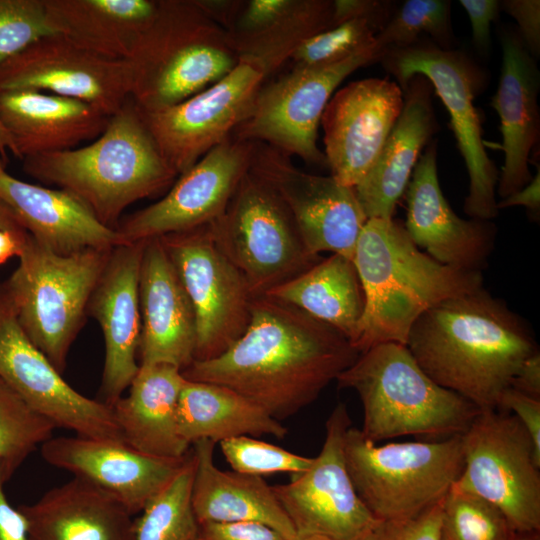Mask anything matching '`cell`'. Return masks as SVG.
I'll use <instances>...</instances> for the list:
<instances>
[{
  "label": "cell",
  "instance_id": "6da1fadb",
  "mask_svg": "<svg viewBox=\"0 0 540 540\" xmlns=\"http://www.w3.org/2000/svg\"><path fill=\"white\" fill-rule=\"evenodd\" d=\"M358 356L335 328L261 295L253 299L245 332L219 356L194 360L182 374L228 387L280 421L316 400Z\"/></svg>",
  "mask_w": 540,
  "mask_h": 540
},
{
  "label": "cell",
  "instance_id": "7a4b0ae2",
  "mask_svg": "<svg viewBox=\"0 0 540 540\" xmlns=\"http://www.w3.org/2000/svg\"><path fill=\"white\" fill-rule=\"evenodd\" d=\"M405 346L434 382L480 410L497 409L521 363L538 350L522 318L483 287L424 312Z\"/></svg>",
  "mask_w": 540,
  "mask_h": 540
},
{
  "label": "cell",
  "instance_id": "3957f363",
  "mask_svg": "<svg viewBox=\"0 0 540 540\" xmlns=\"http://www.w3.org/2000/svg\"><path fill=\"white\" fill-rule=\"evenodd\" d=\"M352 261L365 298L351 342L359 354L385 343L406 345L412 325L424 312L483 287L481 271L437 262L393 218L366 221Z\"/></svg>",
  "mask_w": 540,
  "mask_h": 540
},
{
  "label": "cell",
  "instance_id": "277c9868",
  "mask_svg": "<svg viewBox=\"0 0 540 540\" xmlns=\"http://www.w3.org/2000/svg\"><path fill=\"white\" fill-rule=\"evenodd\" d=\"M22 160L28 175L71 193L114 229L127 207L170 188L178 177L130 98L90 144Z\"/></svg>",
  "mask_w": 540,
  "mask_h": 540
},
{
  "label": "cell",
  "instance_id": "5b68a950",
  "mask_svg": "<svg viewBox=\"0 0 540 540\" xmlns=\"http://www.w3.org/2000/svg\"><path fill=\"white\" fill-rule=\"evenodd\" d=\"M363 407L362 434L376 443L401 436L440 440L462 435L480 409L434 382L405 345L385 343L359 354L336 379Z\"/></svg>",
  "mask_w": 540,
  "mask_h": 540
},
{
  "label": "cell",
  "instance_id": "8992f818",
  "mask_svg": "<svg viewBox=\"0 0 540 540\" xmlns=\"http://www.w3.org/2000/svg\"><path fill=\"white\" fill-rule=\"evenodd\" d=\"M130 99L141 111L173 106L226 76L239 62L227 32L197 0H159L127 59Z\"/></svg>",
  "mask_w": 540,
  "mask_h": 540
},
{
  "label": "cell",
  "instance_id": "52a82bcc",
  "mask_svg": "<svg viewBox=\"0 0 540 540\" xmlns=\"http://www.w3.org/2000/svg\"><path fill=\"white\" fill-rule=\"evenodd\" d=\"M112 249L60 255L27 234L17 268L0 283V296L24 334L60 372Z\"/></svg>",
  "mask_w": 540,
  "mask_h": 540
},
{
  "label": "cell",
  "instance_id": "ba28073f",
  "mask_svg": "<svg viewBox=\"0 0 540 540\" xmlns=\"http://www.w3.org/2000/svg\"><path fill=\"white\" fill-rule=\"evenodd\" d=\"M344 455L359 498L377 520L412 518L437 504L464 465L461 435L376 445L350 426Z\"/></svg>",
  "mask_w": 540,
  "mask_h": 540
},
{
  "label": "cell",
  "instance_id": "9c48e42d",
  "mask_svg": "<svg viewBox=\"0 0 540 540\" xmlns=\"http://www.w3.org/2000/svg\"><path fill=\"white\" fill-rule=\"evenodd\" d=\"M380 62L402 91L415 75L429 80L450 115L457 147L468 171L469 193L463 210L471 218H495L499 172L485 150L482 124L474 106V99L485 84V73L465 52L442 49L422 38L405 48L385 50Z\"/></svg>",
  "mask_w": 540,
  "mask_h": 540
},
{
  "label": "cell",
  "instance_id": "30bf717a",
  "mask_svg": "<svg viewBox=\"0 0 540 540\" xmlns=\"http://www.w3.org/2000/svg\"><path fill=\"white\" fill-rule=\"evenodd\" d=\"M252 294L265 295L318 263L278 195L249 170L224 213L210 225Z\"/></svg>",
  "mask_w": 540,
  "mask_h": 540
},
{
  "label": "cell",
  "instance_id": "8fae6325",
  "mask_svg": "<svg viewBox=\"0 0 540 540\" xmlns=\"http://www.w3.org/2000/svg\"><path fill=\"white\" fill-rule=\"evenodd\" d=\"M461 439L464 465L454 485L495 505L514 532L540 531V461L519 420L480 410Z\"/></svg>",
  "mask_w": 540,
  "mask_h": 540
},
{
  "label": "cell",
  "instance_id": "7c38bea8",
  "mask_svg": "<svg viewBox=\"0 0 540 540\" xmlns=\"http://www.w3.org/2000/svg\"><path fill=\"white\" fill-rule=\"evenodd\" d=\"M376 42L341 61L293 67L285 76L262 85L251 111L231 136L262 142L306 163L327 166L317 146L318 126L335 89L360 67L380 61Z\"/></svg>",
  "mask_w": 540,
  "mask_h": 540
},
{
  "label": "cell",
  "instance_id": "4fadbf2b",
  "mask_svg": "<svg viewBox=\"0 0 540 540\" xmlns=\"http://www.w3.org/2000/svg\"><path fill=\"white\" fill-rule=\"evenodd\" d=\"M159 238L194 310V360L215 358L247 329L255 296L209 225Z\"/></svg>",
  "mask_w": 540,
  "mask_h": 540
},
{
  "label": "cell",
  "instance_id": "5bb4252c",
  "mask_svg": "<svg viewBox=\"0 0 540 540\" xmlns=\"http://www.w3.org/2000/svg\"><path fill=\"white\" fill-rule=\"evenodd\" d=\"M352 426L346 405L338 403L325 424V439L310 467L289 483L272 486L299 540L322 535L332 540H363L377 523L349 476L344 438Z\"/></svg>",
  "mask_w": 540,
  "mask_h": 540
},
{
  "label": "cell",
  "instance_id": "9a60e30c",
  "mask_svg": "<svg viewBox=\"0 0 540 540\" xmlns=\"http://www.w3.org/2000/svg\"><path fill=\"white\" fill-rule=\"evenodd\" d=\"M267 78L254 60L239 58L223 78L191 97L141 117L159 152L179 175L229 138L251 111Z\"/></svg>",
  "mask_w": 540,
  "mask_h": 540
},
{
  "label": "cell",
  "instance_id": "2e32d148",
  "mask_svg": "<svg viewBox=\"0 0 540 540\" xmlns=\"http://www.w3.org/2000/svg\"><path fill=\"white\" fill-rule=\"evenodd\" d=\"M249 171L282 200L310 253L328 251L352 260L368 220L354 188L331 175L304 172L290 155L262 142H254Z\"/></svg>",
  "mask_w": 540,
  "mask_h": 540
},
{
  "label": "cell",
  "instance_id": "e0dca14e",
  "mask_svg": "<svg viewBox=\"0 0 540 540\" xmlns=\"http://www.w3.org/2000/svg\"><path fill=\"white\" fill-rule=\"evenodd\" d=\"M253 148L254 142L230 136L179 175L164 197L122 217L116 230L137 242L210 225L249 170Z\"/></svg>",
  "mask_w": 540,
  "mask_h": 540
},
{
  "label": "cell",
  "instance_id": "ac0fdd59",
  "mask_svg": "<svg viewBox=\"0 0 540 540\" xmlns=\"http://www.w3.org/2000/svg\"><path fill=\"white\" fill-rule=\"evenodd\" d=\"M13 90L77 99L111 117L130 98L129 64L94 54L58 33L0 64V92Z\"/></svg>",
  "mask_w": 540,
  "mask_h": 540
},
{
  "label": "cell",
  "instance_id": "d6986e66",
  "mask_svg": "<svg viewBox=\"0 0 540 540\" xmlns=\"http://www.w3.org/2000/svg\"><path fill=\"white\" fill-rule=\"evenodd\" d=\"M0 379L56 428L123 441L111 406L71 387L24 334L11 309L0 318Z\"/></svg>",
  "mask_w": 540,
  "mask_h": 540
},
{
  "label": "cell",
  "instance_id": "ffe728a7",
  "mask_svg": "<svg viewBox=\"0 0 540 540\" xmlns=\"http://www.w3.org/2000/svg\"><path fill=\"white\" fill-rule=\"evenodd\" d=\"M404 104L403 91L388 79L350 82L329 100L321 117L331 176L354 188L377 160Z\"/></svg>",
  "mask_w": 540,
  "mask_h": 540
},
{
  "label": "cell",
  "instance_id": "44dd1931",
  "mask_svg": "<svg viewBox=\"0 0 540 540\" xmlns=\"http://www.w3.org/2000/svg\"><path fill=\"white\" fill-rule=\"evenodd\" d=\"M43 459L109 493L132 515L140 513L180 471L187 456L170 459L142 453L124 441L82 436L50 438Z\"/></svg>",
  "mask_w": 540,
  "mask_h": 540
},
{
  "label": "cell",
  "instance_id": "7402d4cb",
  "mask_svg": "<svg viewBox=\"0 0 540 540\" xmlns=\"http://www.w3.org/2000/svg\"><path fill=\"white\" fill-rule=\"evenodd\" d=\"M404 228L411 241L437 262L481 271L496 237L491 220L460 218L446 200L437 172V139L431 140L413 170L406 189Z\"/></svg>",
  "mask_w": 540,
  "mask_h": 540
},
{
  "label": "cell",
  "instance_id": "603a6c76",
  "mask_svg": "<svg viewBox=\"0 0 540 540\" xmlns=\"http://www.w3.org/2000/svg\"><path fill=\"white\" fill-rule=\"evenodd\" d=\"M145 240L114 247L91 295L87 312L99 324L105 344L101 394L112 406L139 370L141 337L139 274Z\"/></svg>",
  "mask_w": 540,
  "mask_h": 540
},
{
  "label": "cell",
  "instance_id": "cb8c5ba5",
  "mask_svg": "<svg viewBox=\"0 0 540 540\" xmlns=\"http://www.w3.org/2000/svg\"><path fill=\"white\" fill-rule=\"evenodd\" d=\"M139 304V365L169 364L186 369L195 359V314L159 237L145 240Z\"/></svg>",
  "mask_w": 540,
  "mask_h": 540
},
{
  "label": "cell",
  "instance_id": "d4e9b609",
  "mask_svg": "<svg viewBox=\"0 0 540 540\" xmlns=\"http://www.w3.org/2000/svg\"><path fill=\"white\" fill-rule=\"evenodd\" d=\"M500 42L501 75L491 106L500 118L504 162L496 190L504 199L532 179L530 153L540 134V73L517 30L502 28Z\"/></svg>",
  "mask_w": 540,
  "mask_h": 540
},
{
  "label": "cell",
  "instance_id": "484cf974",
  "mask_svg": "<svg viewBox=\"0 0 540 540\" xmlns=\"http://www.w3.org/2000/svg\"><path fill=\"white\" fill-rule=\"evenodd\" d=\"M433 87L422 75L403 90L404 104L372 168L354 187L367 217L392 219L422 150L439 129L432 103Z\"/></svg>",
  "mask_w": 540,
  "mask_h": 540
},
{
  "label": "cell",
  "instance_id": "4316f807",
  "mask_svg": "<svg viewBox=\"0 0 540 540\" xmlns=\"http://www.w3.org/2000/svg\"><path fill=\"white\" fill-rule=\"evenodd\" d=\"M0 201L35 241L60 255L128 243L116 229L102 224L87 206L63 189L27 183L2 171Z\"/></svg>",
  "mask_w": 540,
  "mask_h": 540
},
{
  "label": "cell",
  "instance_id": "83f0119b",
  "mask_svg": "<svg viewBox=\"0 0 540 540\" xmlns=\"http://www.w3.org/2000/svg\"><path fill=\"white\" fill-rule=\"evenodd\" d=\"M109 118L91 104L73 98L32 90L0 92V120L20 159L95 140Z\"/></svg>",
  "mask_w": 540,
  "mask_h": 540
},
{
  "label": "cell",
  "instance_id": "f1b7e54d",
  "mask_svg": "<svg viewBox=\"0 0 540 540\" xmlns=\"http://www.w3.org/2000/svg\"><path fill=\"white\" fill-rule=\"evenodd\" d=\"M28 540H135L133 515L113 496L73 477L18 508Z\"/></svg>",
  "mask_w": 540,
  "mask_h": 540
},
{
  "label": "cell",
  "instance_id": "f546056e",
  "mask_svg": "<svg viewBox=\"0 0 540 540\" xmlns=\"http://www.w3.org/2000/svg\"><path fill=\"white\" fill-rule=\"evenodd\" d=\"M215 442L193 443L191 501L198 524L204 522H256L286 540H299L296 530L262 477L219 469L214 463Z\"/></svg>",
  "mask_w": 540,
  "mask_h": 540
},
{
  "label": "cell",
  "instance_id": "4dcf8cb0",
  "mask_svg": "<svg viewBox=\"0 0 540 540\" xmlns=\"http://www.w3.org/2000/svg\"><path fill=\"white\" fill-rule=\"evenodd\" d=\"M186 381L182 370L169 364L139 365L126 396L112 406L123 441L161 458L187 456L189 444L178 431L177 408Z\"/></svg>",
  "mask_w": 540,
  "mask_h": 540
},
{
  "label": "cell",
  "instance_id": "1f68e13d",
  "mask_svg": "<svg viewBox=\"0 0 540 540\" xmlns=\"http://www.w3.org/2000/svg\"><path fill=\"white\" fill-rule=\"evenodd\" d=\"M159 0H45L57 32L110 59L127 60Z\"/></svg>",
  "mask_w": 540,
  "mask_h": 540
},
{
  "label": "cell",
  "instance_id": "d6a6232c",
  "mask_svg": "<svg viewBox=\"0 0 540 540\" xmlns=\"http://www.w3.org/2000/svg\"><path fill=\"white\" fill-rule=\"evenodd\" d=\"M178 431L189 445L238 436L284 438L287 428L234 390L208 382L185 381L177 408Z\"/></svg>",
  "mask_w": 540,
  "mask_h": 540
},
{
  "label": "cell",
  "instance_id": "836d02e7",
  "mask_svg": "<svg viewBox=\"0 0 540 540\" xmlns=\"http://www.w3.org/2000/svg\"><path fill=\"white\" fill-rule=\"evenodd\" d=\"M265 295L291 304L335 328L350 343L362 318L365 298L351 259L332 254Z\"/></svg>",
  "mask_w": 540,
  "mask_h": 540
},
{
  "label": "cell",
  "instance_id": "e575fe53",
  "mask_svg": "<svg viewBox=\"0 0 540 540\" xmlns=\"http://www.w3.org/2000/svg\"><path fill=\"white\" fill-rule=\"evenodd\" d=\"M332 28L331 0H291L262 30L230 41L239 58L256 61L266 76L275 72L313 35Z\"/></svg>",
  "mask_w": 540,
  "mask_h": 540
},
{
  "label": "cell",
  "instance_id": "d590c367",
  "mask_svg": "<svg viewBox=\"0 0 540 540\" xmlns=\"http://www.w3.org/2000/svg\"><path fill=\"white\" fill-rule=\"evenodd\" d=\"M193 475L190 454L175 477L140 512L135 540L197 539L199 524L191 501Z\"/></svg>",
  "mask_w": 540,
  "mask_h": 540
},
{
  "label": "cell",
  "instance_id": "8d00e7d4",
  "mask_svg": "<svg viewBox=\"0 0 540 540\" xmlns=\"http://www.w3.org/2000/svg\"><path fill=\"white\" fill-rule=\"evenodd\" d=\"M55 428L0 379V473L6 481Z\"/></svg>",
  "mask_w": 540,
  "mask_h": 540
},
{
  "label": "cell",
  "instance_id": "74e56055",
  "mask_svg": "<svg viewBox=\"0 0 540 540\" xmlns=\"http://www.w3.org/2000/svg\"><path fill=\"white\" fill-rule=\"evenodd\" d=\"M450 11L451 2L447 0H406L376 35V45L384 52L405 48L426 33L438 47L452 49Z\"/></svg>",
  "mask_w": 540,
  "mask_h": 540
},
{
  "label": "cell",
  "instance_id": "f35d334b",
  "mask_svg": "<svg viewBox=\"0 0 540 540\" xmlns=\"http://www.w3.org/2000/svg\"><path fill=\"white\" fill-rule=\"evenodd\" d=\"M514 533L495 505L452 485L443 501L442 540H507Z\"/></svg>",
  "mask_w": 540,
  "mask_h": 540
},
{
  "label": "cell",
  "instance_id": "ab89813d",
  "mask_svg": "<svg viewBox=\"0 0 540 540\" xmlns=\"http://www.w3.org/2000/svg\"><path fill=\"white\" fill-rule=\"evenodd\" d=\"M382 27L368 19L350 20L305 40L293 53V67L331 64L371 47Z\"/></svg>",
  "mask_w": 540,
  "mask_h": 540
},
{
  "label": "cell",
  "instance_id": "60d3db41",
  "mask_svg": "<svg viewBox=\"0 0 540 540\" xmlns=\"http://www.w3.org/2000/svg\"><path fill=\"white\" fill-rule=\"evenodd\" d=\"M221 451L233 471L262 477L274 473L299 474L312 464L313 457L290 452L252 436L223 440Z\"/></svg>",
  "mask_w": 540,
  "mask_h": 540
},
{
  "label": "cell",
  "instance_id": "b9f144b4",
  "mask_svg": "<svg viewBox=\"0 0 540 540\" xmlns=\"http://www.w3.org/2000/svg\"><path fill=\"white\" fill-rule=\"evenodd\" d=\"M54 34L45 0H0V64Z\"/></svg>",
  "mask_w": 540,
  "mask_h": 540
},
{
  "label": "cell",
  "instance_id": "7bdbcfd3",
  "mask_svg": "<svg viewBox=\"0 0 540 540\" xmlns=\"http://www.w3.org/2000/svg\"><path fill=\"white\" fill-rule=\"evenodd\" d=\"M444 498L415 517L378 520L363 540H442Z\"/></svg>",
  "mask_w": 540,
  "mask_h": 540
},
{
  "label": "cell",
  "instance_id": "ee69618b",
  "mask_svg": "<svg viewBox=\"0 0 540 540\" xmlns=\"http://www.w3.org/2000/svg\"><path fill=\"white\" fill-rule=\"evenodd\" d=\"M497 409L509 412L519 420L532 441L536 458L540 461V399L509 387L502 393Z\"/></svg>",
  "mask_w": 540,
  "mask_h": 540
},
{
  "label": "cell",
  "instance_id": "f6af8a7d",
  "mask_svg": "<svg viewBox=\"0 0 540 540\" xmlns=\"http://www.w3.org/2000/svg\"><path fill=\"white\" fill-rule=\"evenodd\" d=\"M500 10L516 21L525 48L536 60L540 54V1L504 0L500 1Z\"/></svg>",
  "mask_w": 540,
  "mask_h": 540
},
{
  "label": "cell",
  "instance_id": "bcb514c9",
  "mask_svg": "<svg viewBox=\"0 0 540 540\" xmlns=\"http://www.w3.org/2000/svg\"><path fill=\"white\" fill-rule=\"evenodd\" d=\"M196 540H286L272 528L256 522H204Z\"/></svg>",
  "mask_w": 540,
  "mask_h": 540
},
{
  "label": "cell",
  "instance_id": "7dc6e473",
  "mask_svg": "<svg viewBox=\"0 0 540 540\" xmlns=\"http://www.w3.org/2000/svg\"><path fill=\"white\" fill-rule=\"evenodd\" d=\"M392 4L391 1L383 0H334L332 1V27L350 20L368 19L383 29L394 12Z\"/></svg>",
  "mask_w": 540,
  "mask_h": 540
},
{
  "label": "cell",
  "instance_id": "c3c4849f",
  "mask_svg": "<svg viewBox=\"0 0 540 540\" xmlns=\"http://www.w3.org/2000/svg\"><path fill=\"white\" fill-rule=\"evenodd\" d=\"M471 24L472 40L479 53H487L491 45V24L500 11L497 0H460Z\"/></svg>",
  "mask_w": 540,
  "mask_h": 540
},
{
  "label": "cell",
  "instance_id": "681fc988",
  "mask_svg": "<svg viewBox=\"0 0 540 540\" xmlns=\"http://www.w3.org/2000/svg\"><path fill=\"white\" fill-rule=\"evenodd\" d=\"M5 482L0 473V540H28L27 521L22 512L8 502L3 487Z\"/></svg>",
  "mask_w": 540,
  "mask_h": 540
},
{
  "label": "cell",
  "instance_id": "f907efd6",
  "mask_svg": "<svg viewBox=\"0 0 540 540\" xmlns=\"http://www.w3.org/2000/svg\"><path fill=\"white\" fill-rule=\"evenodd\" d=\"M511 388L535 399H540V352L529 355L515 373Z\"/></svg>",
  "mask_w": 540,
  "mask_h": 540
},
{
  "label": "cell",
  "instance_id": "816d5d0a",
  "mask_svg": "<svg viewBox=\"0 0 540 540\" xmlns=\"http://www.w3.org/2000/svg\"><path fill=\"white\" fill-rule=\"evenodd\" d=\"M524 206L529 216L534 220L540 214V165L537 163V173L522 189L497 202L498 210L501 208Z\"/></svg>",
  "mask_w": 540,
  "mask_h": 540
},
{
  "label": "cell",
  "instance_id": "f5cc1de1",
  "mask_svg": "<svg viewBox=\"0 0 540 540\" xmlns=\"http://www.w3.org/2000/svg\"><path fill=\"white\" fill-rule=\"evenodd\" d=\"M27 234L0 230V264L19 255Z\"/></svg>",
  "mask_w": 540,
  "mask_h": 540
},
{
  "label": "cell",
  "instance_id": "db71d44e",
  "mask_svg": "<svg viewBox=\"0 0 540 540\" xmlns=\"http://www.w3.org/2000/svg\"><path fill=\"white\" fill-rule=\"evenodd\" d=\"M0 230L18 234L27 233L22 228L13 212L2 201H0Z\"/></svg>",
  "mask_w": 540,
  "mask_h": 540
},
{
  "label": "cell",
  "instance_id": "11a10c76",
  "mask_svg": "<svg viewBox=\"0 0 540 540\" xmlns=\"http://www.w3.org/2000/svg\"><path fill=\"white\" fill-rule=\"evenodd\" d=\"M8 150L16 157V149L13 140L0 120V172L5 171V163L2 160V157H6Z\"/></svg>",
  "mask_w": 540,
  "mask_h": 540
},
{
  "label": "cell",
  "instance_id": "9f6ffc18",
  "mask_svg": "<svg viewBox=\"0 0 540 540\" xmlns=\"http://www.w3.org/2000/svg\"><path fill=\"white\" fill-rule=\"evenodd\" d=\"M507 540H540V531H538V532H515Z\"/></svg>",
  "mask_w": 540,
  "mask_h": 540
},
{
  "label": "cell",
  "instance_id": "6f0895ef",
  "mask_svg": "<svg viewBox=\"0 0 540 540\" xmlns=\"http://www.w3.org/2000/svg\"><path fill=\"white\" fill-rule=\"evenodd\" d=\"M300 540H332V539L322 536V535H310V536L303 537Z\"/></svg>",
  "mask_w": 540,
  "mask_h": 540
},
{
  "label": "cell",
  "instance_id": "680465c9",
  "mask_svg": "<svg viewBox=\"0 0 540 540\" xmlns=\"http://www.w3.org/2000/svg\"><path fill=\"white\" fill-rule=\"evenodd\" d=\"M9 306L4 302V300L0 297V318L4 313H6L9 310Z\"/></svg>",
  "mask_w": 540,
  "mask_h": 540
}]
</instances>
